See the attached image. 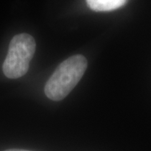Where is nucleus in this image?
I'll use <instances>...</instances> for the list:
<instances>
[{
  "label": "nucleus",
  "mask_w": 151,
  "mask_h": 151,
  "mask_svg": "<svg viewBox=\"0 0 151 151\" xmlns=\"http://www.w3.org/2000/svg\"><path fill=\"white\" fill-rule=\"evenodd\" d=\"M87 67L86 57L75 55L60 63L45 86L46 97L58 102L64 99L83 76Z\"/></svg>",
  "instance_id": "obj_1"
},
{
  "label": "nucleus",
  "mask_w": 151,
  "mask_h": 151,
  "mask_svg": "<svg viewBox=\"0 0 151 151\" xmlns=\"http://www.w3.org/2000/svg\"><path fill=\"white\" fill-rule=\"evenodd\" d=\"M35 49V40L30 35L24 33L14 36L3 65L4 75L10 79L19 78L25 75Z\"/></svg>",
  "instance_id": "obj_2"
},
{
  "label": "nucleus",
  "mask_w": 151,
  "mask_h": 151,
  "mask_svg": "<svg viewBox=\"0 0 151 151\" xmlns=\"http://www.w3.org/2000/svg\"><path fill=\"white\" fill-rule=\"evenodd\" d=\"M90 9L94 11H110L119 9L126 0H86Z\"/></svg>",
  "instance_id": "obj_3"
},
{
  "label": "nucleus",
  "mask_w": 151,
  "mask_h": 151,
  "mask_svg": "<svg viewBox=\"0 0 151 151\" xmlns=\"http://www.w3.org/2000/svg\"><path fill=\"white\" fill-rule=\"evenodd\" d=\"M4 151H30V150H18V149H12V150H7Z\"/></svg>",
  "instance_id": "obj_4"
}]
</instances>
